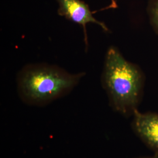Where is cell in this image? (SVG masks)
Returning a JSON list of instances; mask_svg holds the SVG:
<instances>
[{
	"mask_svg": "<svg viewBox=\"0 0 158 158\" xmlns=\"http://www.w3.org/2000/svg\"><path fill=\"white\" fill-rule=\"evenodd\" d=\"M131 127L138 137L155 153L158 154V114L134 113Z\"/></svg>",
	"mask_w": 158,
	"mask_h": 158,
	"instance_id": "4",
	"label": "cell"
},
{
	"mask_svg": "<svg viewBox=\"0 0 158 158\" xmlns=\"http://www.w3.org/2000/svg\"><path fill=\"white\" fill-rule=\"evenodd\" d=\"M102 83L113 110L126 117L132 116L141 102L145 76L141 68L127 60L116 47L110 46L107 52Z\"/></svg>",
	"mask_w": 158,
	"mask_h": 158,
	"instance_id": "1",
	"label": "cell"
},
{
	"mask_svg": "<svg viewBox=\"0 0 158 158\" xmlns=\"http://www.w3.org/2000/svg\"><path fill=\"white\" fill-rule=\"evenodd\" d=\"M117 7V4L115 0H111V4L110 6H108L107 8H115Z\"/></svg>",
	"mask_w": 158,
	"mask_h": 158,
	"instance_id": "6",
	"label": "cell"
},
{
	"mask_svg": "<svg viewBox=\"0 0 158 158\" xmlns=\"http://www.w3.org/2000/svg\"><path fill=\"white\" fill-rule=\"evenodd\" d=\"M158 158V153H155L153 156H147V157H141V158Z\"/></svg>",
	"mask_w": 158,
	"mask_h": 158,
	"instance_id": "7",
	"label": "cell"
},
{
	"mask_svg": "<svg viewBox=\"0 0 158 158\" xmlns=\"http://www.w3.org/2000/svg\"><path fill=\"white\" fill-rule=\"evenodd\" d=\"M148 13L153 29L158 35V0H149Z\"/></svg>",
	"mask_w": 158,
	"mask_h": 158,
	"instance_id": "5",
	"label": "cell"
},
{
	"mask_svg": "<svg viewBox=\"0 0 158 158\" xmlns=\"http://www.w3.org/2000/svg\"><path fill=\"white\" fill-rule=\"evenodd\" d=\"M85 75L70 73L56 65L29 64L17 74V89L25 103L43 106L68 94Z\"/></svg>",
	"mask_w": 158,
	"mask_h": 158,
	"instance_id": "2",
	"label": "cell"
},
{
	"mask_svg": "<svg viewBox=\"0 0 158 158\" xmlns=\"http://www.w3.org/2000/svg\"><path fill=\"white\" fill-rule=\"evenodd\" d=\"M59 8V15L65 17L66 19L81 25L84 31L85 49H88V38L86 25L93 23L98 25L105 32H109L107 27L101 21L96 19L93 16L89 6L82 0H56Z\"/></svg>",
	"mask_w": 158,
	"mask_h": 158,
	"instance_id": "3",
	"label": "cell"
}]
</instances>
